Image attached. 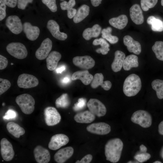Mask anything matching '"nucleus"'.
<instances>
[{
    "label": "nucleus",
    "instance_id": "1",
    "mask_svg": "<svg viewBox=\"0 0 163 163\" xmlns=\"http://www.w3.org/2000/svg\"><path fill=\"white\" fill-rule=\"evenodd\" d=\"M123 143L119 138L109 140L105 146L106 159L112 163H116L120 160L123 148Z\"/></svg>",
    "mask_w": 163,
    "mask_h": 163
},
{
    "label": "nucleus",
    "instance_id": "2",
    "mask_svg": "<svg viewBox=\"0 0 163 163\" xmlns=\"http://www.w3.org/2000/svg\"><path fill=\"white\" fill-rule=\"evenodd\" d=\"M142 87L141 81L137 75L132 74L125 79L123 84V91L127 97L133 96L136 95Z\"/></svg>",
    "mask_w": 163,
    "mask_h": 163
},
{
    "label": "nucleus",
    "instance_id": "3",
    "mask_svg": "<svg viewBox=\"0 0 163 163\" xmlns=\"http://www.w3.org/2000/svg\"><path fill=\"white\" fill-rule=\"evenodd\" d=\"M15 101L22 112L25 114H31L34 110L35 100L29 94H24L17 96Z\"/></svg>",
    "mask_w": 163,
    "mask_h": 163
},
{
    "label": "nucleus",
    "instance_id": "4",
    "mask_svg": "<svg viewBox=\"0 0 163 163\" xmlns=\"http://www.w3.org/2000/svg\"><path fill=\"white\" fill-rule=\"evenodd\" d=\"M131 121L144 128L149 127L152 123V117L148 112L139 110L135 112L132 115Z\"/></svg>",
    "mask_w": 163,
    "mask_h": 163
},
{
    "label": "nucleus",
    "instance_id": "5",
    "mask_svg": "<svg viewBox=\"0 0 163 163\" xmlns=\"http://www.w3.org/2000/svg\"><path fill=\"white\" fill-rule=\"evenodd\" d=\"M8 52L13 57L19 59L25 58L27 55V51L25 46L19 42H12L6 47Z\"/></svg>",
    "mask_w": 163,
    "mask_h": 163
},
{
    "label": "nucleus",
    "instance_id": "6",
    "mask_svg": "<svg viewBox=\"0 0 163 163\" xmlns=\"http://www.w3.org/2000/svg\"><path fill=\"white\" fill-rule=\"evenodd\" d=\"M44 120L48 126L55 125L59 123L61 120V116L56 109L53 107H48L44 110Z\"/></svg>",
    "mask_w": 163,
    "mask_h": 163
},
{
    "label": "nucleus",
    "instance_id": "7",
    "mask_svg": "<svg viewBox=\"0 0 163 163\" xmlns=\"http://www.w3.org/2000/svg\"><path fill=\"white\" fill-rule=\"evenodd\" d=\"M17 83L19 87L27 89L37 86L39 81L36 77L33 75L24 73L19 75Z\"/></svg>",
    "mask_w": 163,
    "mask_h": 163
},
{
    "label": "nucleus",
    "instance_id": "8",
    "mask_svg": "<svg viewBox=\"0 0 163 163\" xmlns=\"http://www.w3.org/2000/svg\"><path fill=\"white\" fill-rule=\"evenodd\" d=\"M89 110L95 116L100 117L104 116L107 112L104 105L96 99H90L87 104Z\"/></svg>",
    "mask_w": 163,
    "mask_h": 163
},
{
    "label": "nucleus",
    "instance_id": "9",
    "mask_svg": "<svg viewBox=\"0 0 163 163\" xmlns=\"http://www.w3.org/2000/svg\"><path fill=\"white\" fill-rule=\"evenodd\" d=\"M0 152L3 159L10 161L14 157V152L11 143L5 138H2L0 142Z\"/></svg>",
    "mask_w": 163,
    "mask_h": 163
},
{
    "label": "nucleus",
    "instance_id": "10",
    "mask_svg": "<svg viewBox=\"0 0 163 163\" xmlns=\"http://www.w3.org/2000/svg\"><path fill=\"white\" fill-rule=\"evenodd\" d=\"M72 61L75 66L85 70L92 68L95 64L94 60L90 56L87 55L75 57Z\"/></svg>",
    "mask_w": 163,
    "mask_h": 163
},
{
    "label": "nucleus",
    "instance_id": "11",
    "mask_svg": "<svg viewBox=\"0 0 163 163\" xmlns=\"http://www.w3.org/2000/svg\"><path fill=\"white\" fill-rule=\"evenodd\" d=\"M69 141V137L65 134H58L53 136L48 144L51 150H56L67 144Z\"/></svg>",
    "mask_w": 163,
    "mask_h": 163
},
{
    "label": "nucleus",
    "instance_id": "12",
    "mask_svg": "<svg viewBox=\"0 0 163 163\" xmlns=\"http://www.w3.org/2000/svg\"><path fill=\"white\" fill-rule=\"evenodd\" d=\"M5 25L13 33L18 34L23 30V25L21 19L16 15L8 16L5 21Z\"/></svg>",
    "mask_w": 163,
    "mask_h": 163
},
{
    "label": "nucleus",
    "instance_id": "13",
    "mask_svg": "<svg viewBox=\"0 0 163 163\" xmlns=\"http://www.w3.org/2000/svg\"><path fill=\"white\" fill-rule=\"evenodd\" d=\"M52 47V42L48 38L44 39L42 42L40 47L36 51L35 55L39 60H42L46 58Z\"/></svg>",
    "mask_w": 163,
    "mask_h": 163
},
{
    "label": "nucleus",
    "instance_id": "14",
    "mask_svg": "<svg viewBox=\"0 0 163 163\" xmlns=\"http://www.w3.org/2000/svg\"><path fill=\"white\" fill-rule=\"evenodd\" d=\"M87 130L92 133L104 135L109 133L111 131L110 126L104 122L92 123L86 127Z\"/></svg>",
    "mask_w": 163,
    "mask_h": 163
},
{
    "label": "nucleus",
    "instance_id": "15",
    "mask_svg": "<svg viewBox=\"0 0 163 163\" xmlns=\"http://www.w3.org/2000/svg\"><path fill=\"white\" fill-rule=\"evenodd\" d=\"M35 160L38 163H48L50 159L49 151L40 145L37 146L34 150Z\"/></svg>",
    "mask_w": 163,
    "mask_h": 163
},
{
    "label": "nucleus",
    "instance_id": "16",
    "mask_svg": "<svg viewBox=\"0 0 163 163\" xmlns=\"http://www.w3.org/2000/svg\"><path fill=\"white\" fill-rule=\"evenodd\" d=\"M47 28L55 38L61 40H65L67 38V34L60 31L59 26L55 21L49 20L47 23Z\"/></svg>",
    "mask_w": 163,
    "mask_h": 163
},
{
    "label": "nucleus",
    "instance_id": "17",
    "mask_svg": "<svg viewBox=\"0 0 163 163\" xmlns=\"http://www.w3.org/2000/svg\"><path fill=\"white\" fill-rule=\"evenodd\" d=\"M74 152L73 148L69 146L59 150L54 156V160L58 163H63L70 158Z\"/></svg>",
    "mask_w": 163,
    "mask_h": 163
},
{
    "label": "nucleus",
    "instance_id": "18",
    "mask_svg": "<svg viewBox=\"0 0 163 163\" xmlns=\"http://www.w3.org/2000/svg\"><path fill=\"white\" fill-rule=\"evenodd\" d=\"M123 42L129 52L136 55H139L141 53V46L140 43L134 40L130 36H125L123 38Z\"/></svg>",
    "mask_w": 163,
    "mask_h": 163
},
{
    "label": "nucleus",
    "instance_id": "19",
    "mask_svg": "<svg viewBox=\"0 0 163 163\" xmlns=\"http://www.w3.org/2000/svg\"><path fill=\"white\" fill-rule=\"evenodd\" d=\"M130 17L132 21L136 24L140 25L144 21V17L140 5L138 4L133 5L129 9Z\"/></svg>",
    "mask_w": 163,
    "mask_h": 163
},
{
    "label": "nucleus",
    "instance_id": "20",
    "mask_svg": "<svg viewBox=\"0 0 163 163\" xmlns=\"http://www.w3.org/2000/svg\"><path fill=\"white\" fill-rule=\"evenodd\" d=\"M23 30L27 38L31 41L36 40L40 34L39 28L36 26H32L28 22L24 23L23 25Z\"/></svg>",
    "mask_w": 163,
    "mask_h": 163
},
{
    "label": "nucleus",
    "instance_id": "21",
    "mask_svg": "<svg viewBox=\"0 0 163 163\" xmlns=\"http://www.w3.org/2000/svg\"><path fill=\"white\" fill-rule=\"evenodd\" d=\"M104 77L101 73H97L95 74L91 82V86L93 88H96L101 85L106 91L110 90L112 84L109 81H104Z\"/></svg>",
    "mask_w": 163,
    "mask_h": 163
},
{
    "label": "nucleus",
    "instance_id": "22",
    "mask_svg": "<svg viewBox=\"0 0 163 163\" xmlns=\"http://www.w3.org/2000/svg\"><path fill=\"white\" fill-rule=\"evenodd\" d=\"M93 78V76L86 70L75 72L72 74L71 77L72 80H80L85 85L91 83Z\"/></svg>",
    "mask_w": 163,
    "mask_h": 163
},
{
    "label": "nucleus",
    "instance_id": "23",
    "mask_svg": "<svg viewBox=\"0 0 163 163\" xmlns=\"http://www.w3.org/2000/svg\"><path fill=\"white\" fill-rule=\"evenodd\" d=\"M61 57V54L57 51H53L50 52L46 58L47 69L50 71L55 69Z\"/></svg>",
    "mask_w": 163,
    "mask_h": 163
},
{
    "label": "nucleus",
    "instance_id": "24",
    "mask_svg": "<svg viewBox=\"0 0 163 163\" xmlns=\"http://www.w3.org/2000/svg\"><path fill=\"white\" fill-rule=\"evenodd\" d=\"M125 58V54L123 52L119 50L115 52L114 58L111 65L114 72H117L121 69Z\"/></svg>",
    "mask_w": 163,
    "mask_h": 163
},
{
    "label": "nucleus",
    "instance_id": "25",
    "mask_svg": "<svg viewBox=\"0 0 163 163\" xmlns=\"http://www.w3.org/2000/svg\"><path fill=\"white\" fill-rule=\"evenodd\" d=\"M95 115L89 110L81 112L76 114L74 119L77 123H91L95 119Z\"/></svg>",
    "mask_w": 163,
    "mask_h": 163
},
{
    "label": "nucleus",
    "instance_id": "26",
    "mask_svg": "<svg viewBox=\"0 0 163 163\" xmlns=\"http://www.w3.org/2000/svg\"><path fill=\"white\" fill-rule=\"evenodd\" d=\"M101 27L98 24L94 25L91 28L85 29L82 34L83 37L86 40H89L92 38L98 37L101 32Z\"/></svg>",
    "mask_w": 163,
    "mask_h": 163
},
{
    "label": "nucleus",
    "instance_id": "27",
    "mask_svg": "<svg viewBox=\"0 0 163 163\" xmlns=\"http://www.w3.org/2000/svg\"><path fill=\"white\" fill-rule=\"evenodd\" d=\"M128 22V18L125 14H121L117 17L112 18L109 21L111 25L120 30L123 29L126 26Z\"/></svg>",
    "mask_w": 163,
    "mask_h": 163
},
{
    "label": "nucleus",
    "instance_id": "28",
    "mask_svg": "<svg viewBox=\"0 0 163 163\" xmlns=\"http://www.w3.org/2000/svg\"><path fill=\"white\" fill-rule=\"evenodd\" d=\"M8 132L16 138H19L25 133L24 129L18 124L13 122H8L6 125Z\"/></svg>",
    "mask_w": 163,
    "mask_h": 163
},
{
    "label": "nucleus",
    "instance_id": "29",
    "mask_svg": "<svg viewBox=\"0 0 163 163\" xmlns=\"http://www.w3.org/2000/svg\"><path fill=\"white\" fill-rule=\"evenodd\" d=\"M90 11L89 7L86 5H82L77 11L73 18L75 23H77L85 19L88 15Z\"/></svg>",
    "mask_w": 163,
    "mask_h": 163
},
{
    "label": "nucleus",
    "instance_id": "30",
    "mask_svg": "<svg viewBox=\"0 0 163 163\" xmlns=\"http://www.w3.org/2000/svg\"><path fill=\"white\" fill-rule=\"evenodd\" d=\"M138 66V57L136 55L131 54L126 57L123 67L124 70L128 71L132 68H136Z\"/></svg>",
    "mask_w": 163,
    "mask_h": 163
},
{
    "label": "nucleus",
    "instance_id": "31",
    "mask_svg": "<svg viewBox=\"0 0 163 163\" xmlns=\"http://www.w3.org/2000/svg\"><path fill=\"white\" fill-rule=\"evenodd\" d=\"M94 46L100 45L101 47L96 50V52L98 53H101L102 54H107L110 51L109 44L103 38H100L95 39L93 42Z\"/></svg>",
    "mask_w": 163,
    "mask_h": 163
},
{
    "label": "nucleus",
    "instance_id": "32",
    "mask_svg": "<svg viewBox=\"0 0 163 163\" xmlns=\"http://www.w3.org/2000/svg\"><path fill=\"white\" fill-rule=\"evenodd\" d=\"M148 24L151 25V29L154 31L161 32L163 31V22L156 18L153 16H149L147 18Z\"/></svg>",
    "mask_w": 163,
    "mask_h": 163
},
{
    "label": "nucleus",
    "instance_id": "33",
    "mask_svg": "<svg viewBox=\"0 0 163 163\" xmlns=\"http://www.w3.org/2000/svg\"><path fill=\"white\" fill-rule=\"evenodd\" d=\"M112 28L108 27L106 28L103 29L101 31L102 37L107 40L111 44H115L119 40L118 38L116 36H113L111 34Z\"/></svg>",
    "mask_w": 163,
    "mask_h": 163
},
{
    "label": "nucleus",
    "instance_id": "34",
    "mask_svg": "<svg viewBox=\"0 0 163 163\" xmlns=\"http://www.w3.org/2000/svg\"><path fill=\"white\" fill-rule=\"evenodd\" d=\"M152 88L156 92L157 97L159 99H163V80L156 79L152 83Z\"/></svg>",
    "mask_w": 163,
    "mask_h": 163
},
{
    "label": "nucleus",
    "instance_id": "35",
    "mask_svg": "<svg viewBox=\"0 0 163 163\" xmlns=\"http://www.w3.org/2000/svg\"><path fill=\"white\" fill-rule=\"evenodd\" d=\"M55 105L58 108H66L70 104V101L68 94L64 93L58 98L55 101Z\"/></svg>",
    "mask_w": 163,
    "mask_h": 163
},
{
    "label": "nucleus",
    "instance_id": "36",
    "mask_svg": "<svg viewBox=\"0 0 163 163\" xmlns=\"http://www.w3.org/2000/svg\"><path fill=\"white\" fill-rule=\"evenodd\" d=\"M152 49L156 58L160 60L163 61V41L155 42L152 47Z\"/></svg>",
    "mask_w": 163,
    "mask_h": 163
},
{
    "label": "nucleus",
    "instance_id": "37",
    "mask_svg": "<svg viewBox=\"0 0 163 163\" xmlns=\"http://www.w3.org/2000/svg\"><path fill=\"white\" fill-rule=\"evenodd\" d=\"M158 0H141V5L143 11H147L153 8L156 4Z\"/></svg>",
    "mask_w": 163,
    "mask_h": 163
},
{
    "label": "nucleus",
    "instance_id": "38",
    "mask_svg": "<svg viewBox=\"0 0 163 163\" xmlns=\"http://www.w3.org/2000/svg\"><path fill=\"white\" fill-rule=\"evenodd\" d=\"M150 154L145 152H137L134 156V158L138 162L142 163L146 161L151 158Z\"/></svg>",
    "mask_w": 163,
    "mask_h": 163
},
{
    "label": "nucleus",
    "instance_id": "39",
    "mask_svg": "<svg viewBox=\"0 0 163 163\" xmlns=\"http://www.w3.org/2000/svg\"><path fill=\"white\" fill-rule=\"evenodd\" d=\"M10 82L6 79L0 78V95L6 92L11 87Z\"/></svg>",
    "mask_w": 163,
    "mask_h": 163
},
{
    "label": "nucleus",
    "instance_id": "40",
    "mask_svg": "<svg viewBox=\"0 0 163 163\" xmlns=\"http://www.w3.org/2000/svg\"><path fill=\"white\" fill-rule=\"evenodd\" d=\"M75 4V0H69L68 2L64 1L60 3V6L62 10L68 11L72 8Z\"/></svg>",
    "mask_w": 163,
    "mask_h": 163
},
{
    "label": "nucleus",
    "instance_id": "41",
    "mask_svg": "<svg viewBox=\"0 0 163 163\" xmlns=\"http://www.w3.org/2000/svg\"><path fill=\"white\" fill-rule=\"evenodd\" d=\"M42 1L51 11L54 12L57 11V6L56 0H42Z\"/></svg>",
    "mask_w": 163,
    "mask_h": 163
},
{
    "label": "nucleus",
    "instance_id": "42",
    "mask_svg": "<svg viewBox=\"0 0 163 163\" xmlns=\"http://www.w3.org/2000/svg\"><path fill=\"white\" fill-rule=\"evenodd\" d=\"M86 100L83 98L78 99V102L74 104L73 107V110L76 111L83 109L86 106Z\"/></svg>",
    "mask_w": 163,
    "mask_h": 163
},
{
    "label": "nucleus",
    "instance_id": "43",
    "mask_svg": "<svg viewBox=\"0 0 163 163\" xmlns=\"http://www.w3.org/2000/svg\"><path fill=\"white\" fill-rule=\"evenodd\" d=\"M17 116L16 112L12 109L8 110L5 113L3 118L4 120L15 119Z\"/></svg>",
    "mask_w": 163,
    "mask_h": 163
},
{
    "label": "nucleus",
    "instance_id": "44",
    "mask_svg": "<svg viewBox=\"0 0 163 163\" xmlns=\"http://www.w3.org/2000/svg\"><path fill=\"white\" fill-rule=\"evenodd\" d=\"M6 4L2 0H0V21L3 20L6 17Z\"/></svg>",
    "mask_w": 163,
    "mask_h": 163
},
{
    "label": "nucleus",
    "instance_id": "45",
    "mask_svg": "<svg viewBox=\"0 0 163 163\" xmlns=\"http://www.w3.org/2000/svg\"><path fill=\"white\" fill-rule=\"evenodd\" d=\"M33 0H18L17 6L22 10L25 9L29 3H32Z\"/></svg>",
    "mask_w": 163,
    "mask_h": 163
},
{
    "label": "nucleus",
    "instance_id": "46",
    "mask_svg": "<svg viewBox=\"0 0 163 163\" xmlns=\"http://www.w3.org/2000/svg\"><path fill=\"white\" fill-rule=\"evenodd\" d=\"M8 62L7 59L2 55H0V69H5L8 66Z\"/></svg>",
    "mask_w": 163,
    "mask_h": 163
},
{
    "label": "nucleus",
    "instance_id": "47",
    "mask_svg": "<svg viewBox=\"0 0 163 163\" xmlns=\"http://www.w3.org/2000/svg\"><path fill=\"white\" fill-rule=\"evenodd\" d=\"M92 156L91 154H87L84 156L81 160H77L75 163H89L92 159Z\"/></svg>",
    "mask_w": 163,
    "mask_h": 163
},
{
    "label": "nucleus",
    "instance_id": "48",
    "mask_svg": "<svg viewBox=\"0 0 163 163\" xmlns=\"http://www.w3.org/2000/svg\"><path fill=\"white\" fill-rule=\"evenodd\" d=\"M2 0L7 6L11 8H14L17 4L18 0Z\"/></svg>",
    "mask_w": 163,
    "mask_h": 163
},
{
    "label": "nucleus",
    "instance_id": "49",
    "mask_svg": "<svg viewBox=\"0 0 163 163\" xmlns=\"http://www.w3.org/2000/svg\"><path fill=\"white\" fill-rule=\"evenodd\" d=\"M76 12V9L73 8L70 10L67 11V15L68 18L70 19L73 18L75 15Z\"/></svg>",
    "mask_w": 163,
    "mask_h": 163
},
{
    "label": "nucleus",
    "instance_id": "50",
    "mask_svg": "<svg viewBox=\"0 0 163 163\" xmlns=\"http://www.w3.org/2000/svg\"><path fill=\"white\" fill-rule=\"evenodd\" d=\"M102 0H91L92 5L94 7H97L101 4Z\"/></svg>",
    "mask_w": 163,
    "mask_h": 163
},
{
    "label": "nucleus",
    "instance_id": "51",
    "mask_svg": "<svg viewBox=\"0 0 163 163\" xmlns=\"http://www.w3.org/2000/svg\"><path fill=\"white\" fill-rule=\"evenodd\" d=\"M158 131L160 135H163V120L161 121L158 125Z\"/></svg>",
    "mask_w": 163,
    "mask_h": 163
},
{
    "label": "nucleus",
    "instance_id": "52",
    "mask_svg": "<svg viewBox=\"0 0 163 163\" xmlns=\"http://www.w3.org/2000/svg\"><path fill=\"white\" fill-rule=\"evenodd\" d=\"M147 148L144 145L142 144L140 146V151L139 152H145L147 151Z\"/></svg>",
    "mask_w": 163,
    "mask_h": 163
},
{
    "label": "nucleus",
    "instance_id": "53",
    "mask_svg": "<svg viewBox=\"0 0 163 163\" xmlns=\"http://www.w3.org/2000/svg\"><path fill=\"white\" fill-rule=\"evenodd\" d=\"M65 67L62 66L59 68H57L56 70V72L58 73H61L65 69Z\"/></svg>",
    "mask_w": 163,
    "mask_h": 163
},
{
    "label": "nucleus",
    "instance_id": "54",
    "mask_svg": "<svg viewBox=\"0 0 163 163\" xmlns=\"http://www.w3.org/2000/svg\"><path fill=\"white\" fill-rule=\"evenodd\" d=\"M70 81V78L68 77H65L62 80V82L66 84Z\"/></svg>",
    "mask_w": 163,
    "mask_h": 163
},
{
    "label": "nucleus",
    "instance_id": "55",
    "mask_svg": "<svg viewBox=\"0 0 163 163\" xmlns=\"http://www.w3.org/2000/svg\"><path fill=\"white\" fill-rule=\"evenodd\" d=\"M161 162L159 161H154L153 163H161Z\"/></svg>",
    "mask_w": 163,
    "mask_h": 163
},
{
    "label": "nucleus",
    "instance_id": "56",
    "mask_svg": "<svg viewBox=\"0 0 163 163\" xmlns=\"http://www.w3.org/2000/svg\"><path fill=\"white\" fill-rule=\"evenodd\" d=\"M161 4L162 6H163V0H161Z\"/></svg>",
    "mask_w": 163,
    "mask_h": 163
},
{
    "label": "nucleus",
    "instance_id": "57",
    "mask_svg": "<svg viewBox=\"0 0 163 163\" xmlns=\"http://www.w3.org/2000/svg\"><path fill=\"white\" fill-rule=\"evenodd\" d=\"M61 1H64L65 0H60Z\"/></svg>",
    "mask_w": 163,
    "mask_h": 163
},
{
    "label": "nucleus",
    "instance_id": "58",
    "mask_svg": "<svg viewBox=\"0 0 163 163\" xmlns=\"http://www.w3.org/2000/svg\"><path fill=\"white\" fill-rule=\"evenodd\" d=\"M11 65H13V63H11Z\"/></svg>",
    "mask_w": 163,
    "mask_h": 163
},
{
    "label": "nucleus",
    "instance_id": "59",
    "mask_svg": "<svg viewBox=\"0 0 163 163\" xmlns=\"http://www.w3.org/2000/svg\"></svg>",
    "mask_w": 163,
    "mask_h": 163
}]
</instances>
